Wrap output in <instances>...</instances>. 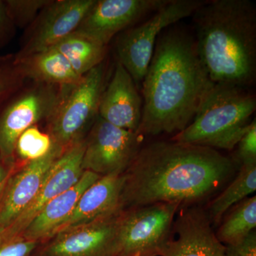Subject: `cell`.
<instances>
[{"mask_svg": "<svg viewBox=\"0 0 256 256\" xmlns=\"http://www.w3.org/2000/svg\"><path fill=\"white\" fill-rule=\"evenodd\" d=\"M234 160L216 150L171 141L142 146L124 174L120 210L158 203L193 206L206 200L234 174Z\"/></svg>", "mask_w": 256, "mask_h": 256, "instance_id": "1", "label": "cell"}, {"mask_svg": "<svg viewBox=\"0 0 256 256\" xmlns=\"http://www.w3.org/2000/svg\"><path fill=\"white\" fill-rule=\"evenodd\" d=\"M185 32L170 30L158 37L142 82L144 102L138 133H178L191 124L214 85Z\"/></svg>", "mask_w": 256, "mask_h": 256, "instance_id": "2", "label": "cell"}, {"mask_svg": "<svg viewBox=\"0 0 256 256\" xmlns=\"http://www.w3.org/2000/svg\"><path fill=\"white\" fill-rule=\"evenodd\" d=\"M198 56L214 84L246 88L256 76V8L249 0L204 1L193 14Z\"/></svg>", "mask_w": 256, "mask_h": 256, "instance_id": "3", "label": "cell"}, {"mask_svg": "<svg viewBox=\"0 0 256 256\" xmlns=\"http://www.w3.org/2000/svg\"><path fill=\"white\" fill-rule=\"evenodd\" d=\"M256 98L245 88L215 84L191 124L172 141L232 150L252 122Z\"/></svg>", "mask_w": 256, "mask_h": 256, "instance_id": "4", "label": "cell"}, {"mask_svg": "<svg viewBox=\"0 0 256 256\" xmlns=\"http://www.w3.org/2000/svg\"><path fill=\"white\" fill-rule=\"evenodd\" d=\"M176 203L136 207L122 213L108 256H161L173 237Z\"/></svg>", "mask_w": 256, "mask_h": 256, "instance_id": "5", "label": "cell"}, {"mask_svg": "<svg viewBox=\"0 0 256 256\" xmlns=\"http://www.w3.org/2000/svg\"><path fill=\"white\" fill-rule=\"evenodd\" d=\"M204 2L202 0H169L146 21L116 36L117 60L130 74L138 88L146 76L160 34L170 25L193 15Z\"/></svg>", "mask_w": 256, "mask_h": 256, "instance_id": "6", "label": "cell"}, {"mask_svg": "<svg viewBox=\"0 0 256 256\" xmlns=\"http://www.w3.org/2000/svg\"><path fill=\"white\" fill-rule=\"evenodd\" d=\"M24 86L0 107V156L12 159L18 138L43 120H50L72 86L32 82Z\"/></svg>", "mask_w": 256, "mask_h": 256, "instance_id": "7", "label": "cell"}, {"mask_svg": "<svg viewBox=\"0 0 256 256\" xmlns=\"http://www.w3.org/2000/svg\"><path fill=\"white\" fill-rule=\"evenodd\" d=\"M106 74L105 60L69 88L48 121L54 143L63 150L79 140L82 131L97 118Z\"/></svg>", "mask_w": 256, "mask_h": 256, "instance_id": "8", "label": "cell"}, {"mask_svg": "<svg viewBox=\"0 0 256 256\" xmlns=\"http://www.w3.org/2000/svg\"><path fill=\"white\" fill-rule=\"evenodd\" d=\"M142 136L110 124L98 116L86 140L82 170L98 175L124 174L141 148Z\"/></svg>", "mask_w": 256, "mask_h": 256, "instance_id": "9", "label": "cell"}, {"mask_svg": "<svg viewBox=\"0 0 256 256\" xmlns=\"http://www.w3.org/2000/svg\"><path fill=\"white\" fill-rule=\"evenodd\" d=\"M96 0H50L26 28L20 50L13 62L54 47L72 34Z\"/></svg>", "mask_w": 256, "mask_h": 256, "instance_id": "10", "label": "cell"}, {"mask_svg": "<svg viewBox=\"0 0 256 256\" xmlns=\"http://www.w3.org/2000/svg\"><path fill=\"white\" fill-rule=\"evenodd\" d=\"M86 140H79L64 150L52 165L36 196L16 220L0 234V245L16 240L47 204L73 186L80 178Z\"/></svg>", "mask_w": 256, "mask_h": 256, "instance_id": "11", "label": "cell"}, {"mask_svg": "<svg viewBox=\"0 0 256 256\" xmlns=\"http://www.w3.org/2000/svg\"><path fill=\"white\" fill-rule=\"evenodd\" d=\"M169 0H96L76 33L108 46L114 36Z\"/></svg>", "mask_w": 256, "mask_h": 256, "instance_id": "12", "label": "cell"}, {"mask_svg": "<svg viewBox=\"0 0 256 256\" xmlns=\"http://www.w3.org/2000/svg\"><path fill=\"white\" fill-rule=\"evenodd\" d=\"M182 208L173 225L172 237L161 256H226V246L217 238L206 210L193 206Z\"/></svg>", "mask_w": 256, "mask_h": 256, "instance_id": "13", "label": "cell"}, {"mask_svg": "<svg viewBox=\"0 0 256 256\" xmlns=\"http://www.w3.org/2000/svg\"><path fill=\"white\" fill-rule=\"evenodd\" d=\"M136 82L118 60L101 95L98 116L116 127L138 132L142 101Z\"/></svg>", "mask_w": 256, "mask_h": 256, "instance_id": "14", "label": "cell"}, {"mask_svg": "<svg viewBox=\"0 0 256 256\" xmlns=\"http://www.w3.org/2000/svg\"><path fill=\"white\" fill-rule=\"evenodd\" d=\"M121 212L58 234L38 256H108Z\"/></svg>", "mask_w": 256, "mask_h": 256, "instance_id": "15", "label": "cell"}, {"mask_svg": "<svg viewBox=\"0 0 256 256\" xmlns=\"http://www.w3.org/2000/svg\"><path fill=\"white\" fill-rule=\"evenodd\" d=\"M124 183V174L100 176L79 198L76 206L56 234L85 226L120 212V201Z\"/></svg>", "mask_w": 256, "mask_h": 256, "instance_id": "16", "label": "cell"}, {"mask_svg": "<svg viewBox=\"0 0 256 256\" xmlns=\"http://www.w3.org/2000/svg\"><path fill=\"white\" fill-rule=\"evenodd\" d=\"M64 150L54 144L44 158L30 162L10 185L0 204V234L6 230L38 193L45 176Z\"/></svg>", "mask_w": 256, "mask_h": 256, "instance_id": "17", "label": "cell"}, {"mask_svg": "<svg viewBox=\"0 0 256 256\" xmlns=\"http://www.w3.org/2000/svg\"><path fill=\"white\" fill-rule=\"evenodd\" d=\"M100 176L92 171L84 170L78 181L48 202L18 239L38 242L54 235L58 227L72 213L84 192Z\"/></svg>", "mask_w": 256, "mask_h": 256, "instance_id": "18", "label": "cell"}, {"mask_svg": "<svg viewBox=\"0 0 256 256\" xmlns=\"http://www.w3.org/2000/svg\"><path fill=\"white\" fill-rule=\"evenodd\" d=\"M13 63L28 82L65 87L75 85L82 78L54 47Z\"/></svg>", "mask_w": 256, "mask_h": 256, "instance_id": "19", "label": "cell"}, {"mask_svg": "<svg viewBox=\"0 0 256 256\" xmlns=\"http://www.w3.org/2000/svg\"><path fill=\"white\" fill-rule=\"evenodd\" d=\"M79 76L86 74L106 60L108 46L74 32L55 45Z\"/></svg>", "mask_w": 256, "mask_h": 256, "instance_id": "20", "label": "cell"}, {"mask_svg": "<svg viewBox=\"0 0 256 256\" xmlns=\"http://www.w3.org/2000/svg\"><path fill=\"white\" fill-rule=\"evenodd\" d=\"M256 190V162L242 164L235 180L213 200L206 210L212 224L222 222L224 214Z\"/></svg>", "mask_w": 256, "mask_h": 256, "instance_id": "21", "label": "cell"}, {"mask_svg": "<svg viewBox=\"0 0 256 256\" xmlns=\"http://www.w3.org/2000/svg\"><path fill=\"white\" fill-rule=\"evenodd\" d=\"M234 206L216 233L225 246L240 242L256 230V196L245 198Z\"/></svg>", "mask_w": 256, "mask_h": 256, "instance_id": "22", "label": "cell"}, {"mask_svg": "<svg viewBox=\"0 0 256 256\" xmlns=\"http://www.w3.org/2000/svg\"><path fill=\"white\" fill-rule=\"evenodd\" d=\"M54 144L50 134L42 132L37 126H34L25 130L18 138L14 153L21 159L34 161L46 156Z\"/></svg>", "mask_w": 256, "mask_h": 256, "instance_id": "23", "label": "cell"}, {"mask_svg": "<svg viewBox=\"0 0 256 256\" xmlns=\"http://www.w3.org/2000/svg\"><path fill=\"white\" fill-rule=\"evenodd\" d=\"M15 28H28L50 0H4Z\"/></svg>", "mask_w": 256, "mask_h": 256, "instance_id": "24", "label": "cell"}, {"mask_svg": "<svg viewBox=\"0 0 256 256\" xmlns=\"http://www.w3.org/2000/svg\"><path fill=\"white\" fill-rule=\"evenodd\" d=\"M28 82L16 66L13 56L0 68V107Z\"/></svg>", "mask_w": 256, "mask_h": 256, "instance_id": "25", "label": "cell"}, {"mask_svg": "<svg viewBox=\"0 0 256 256\" xmlns=\"http://www.w3.org/2000/svg\"><path fill=\"white\" fill-rule=\"evenodd\" d=\"M238 156L242 164L256 162V121L254 118L238 144Z\"/></svg>", "mask_w": 256, "mask_h": 256, "instance_id": "26", "label": "cell"}, {"mask_svg": "<svg viewBox=\"0 0 256 256\" xmlns=\"http://www.w3.org/2000/svg\"><path fill=\"white\" fill-rule=\"evenodd\" d=\"M35 240L16 239L0 245V256H30L38 246Z\"/></svg>", "mask_w": 256, "mask_h": 256, "instance_id": "27", "label": "cell"}, {"mask_svg": "<svg viewBox=\"0 0 256 256\" xmlns=\"http://www.w3.org/2000/svg\"><path fill=\"white\" fill-rule=\"evenodd\" d=\"M226 256H256V230L240 242L226 246Z\"/></svg>", "mask_w": 256, "mask_h": 256, "instance_id": "28", "label": "cell"}, {"mask_svg": "<svg viewBox=\"0 0 256 256\" xmlns=\"http://www.w3.org/2000/svg\"><path fill=\"white\" fill-rule=\"evenodd\" d=\"M16 30L10 18L4 0H0V48L9 44L14 38Z\"/></svg>", "mask_w": 256, "mask_h": 256, "instance_id": "29", "label": "cell"}, {"mask_svg": "<svg viewBox=\"0 0 256 256\" xmlns=\"http://www.w3.org/2000/svg\"><path fill=\"white\" fill-rule=\"evenodd\" d=\"M5 173L4 170L2 169L1 166H0V186L4 182L5 180Z\"/></svg>", "mask_w": 256, "mask_h": 256, "instance_id": "30", "label": "cell"}, {"mask_svg": "<svg viewBox=\"0 0 256 256\" xmlns=\"http://www.w3.org/2000/svg\"><path fill=\"white\" fill-rule=\"evenodd\" d=\"M10 57L11 56H0V68L10 60Z\"/></svg>", "mask_w": 256, "mask_h": 256, "instance_id": "31", "label": "cell"}, {"mask_svg": "<svg viewBox=\"0 0 256 256\" xmlns=\"http://www.w3.org/2000/svg\"><path fill=\"white\" fill-rule=\"evenodd\" d=\"M5 184H6V181H5L0 186V195H1V194L2 193L3 191H4Z\"/></svg>", "mask_w": 256, "mask_h": 256, "instance_id": "32", "label": "cell"}, {"mask_svg": "<svg viewBox=\"0 0 256 256\" xmlns=\"http://www.w3.org/2000/svg\"><path fill=\"white\" fill-rule=\"evenodd\" d=\"M131 256H140L139 255V254H134V255Z\"/></svg>", "mask_w": 256, "mask_h": 256, "instance_id": "33", "label": "cell"}]
</instances>
